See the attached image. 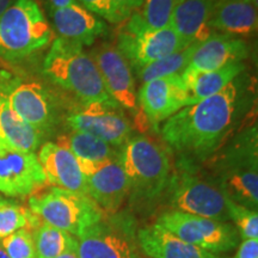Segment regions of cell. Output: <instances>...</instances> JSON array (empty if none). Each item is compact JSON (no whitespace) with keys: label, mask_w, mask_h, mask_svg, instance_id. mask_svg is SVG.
Returning <instances> with one entry per match:
<instances>
[{"label":"cell","mask_w":258,"mask_h":258,"mask_svg":"<svg viewBox=\"0 0 258 258\" xmlns=\"http://www.w3.org/2000/svg\"><path fill=\"white\" fill-rule=\"evenodd\" d=\"M180 240L208 252H230L237 247L239 234L230 222L213 220L178 211H167L156 222Z\"/></svg>","instance_id":"9"},{"label":"cell","mask_w":258,"mask_h":258,"mask_svg":"<svg viewBox=\"0 0 258 258\" xmlns=\"http://www.w3.org/2000/svg\"><path fill=\"white\" fill-rule=\"evenodd\" d=\"M198 44H191V46L183 48V49L175 51V53L170 54V55L163 57L156 62L143 67L141 70L137 71L138 78L145 84L154 79L180 74L188 67L189 61L191 59L194 50Z\"/></svg>","instance_id":"28"},{"label":"cell","mask_w":258,"mask_h":258,"mask_svg":"<svg viewBox=\"0 0 258 258\" xmlns=\"http://www.w3.org/2000/svg\"><path fill=\"white\" fill-rule=\"evenodd\" d=\"M78 249V247H77ZM76 250H71L69 252H64L62 254H60V256H57L56 258H79L78 256V251Z\"/></svg>","instance_id":"37"},{"label":"cell","mask_w":258,"mask_h":258,"mask_svg":"<svg viewBox=\"0 0 258 258\" xmlns=\"http://www.w3.org/2000/svg\"><path fill=\"white\" fill-rule=\"evenodd\" d=\"M138 241L150 258H224L180 240L157 224L139 230Z\"/></svg>","instance_id":"21"},{"label":"cell","mask_w":258,"mask_h":258,"mask_svg":"<svg viewBox=\"0 0 258 258\" xmlns=\"http://www.w3.org/2000/svg\"><path fill=\"white\" fill-rule=\"evenodd\" d=\"M41 222L29 208L0 196V239L19 230L34 231Z\"/></svg>","instance_id":"27"},{"label":"cell","mask_w":258,"mask_h":258,"mask_svg":"<svg viewBox=\"0 0 258 258\" xmlns=\"http://www.w3.org/2000/svg\"><path fill=\"white\" fill-rule=\"evenodd\" d=\"M0 138L9 145L25 152H36L43 134L16 115L8 98L0 92Z\"/></svg>","instance_id":"25"},{"label":"cell","mask_w":258,"mask_h":258,"mask_svg":"<svg viewBox=\"0 0 258 258\" xmlns=\"http://www.w3.org/2000/svg\"><path fill=\"white\" fill-rule=\"evenodd\" d=\"M230 220L234 222L238 234L241 239L258 238V212L257 209H250L238 205L233 201H228Z\"/></svg>","instance_id":"30"},{"label":"cell","mask_w":258,"mask_h":258,"mask_svg":"<svg viewBox=\"0 0 258 258\" xmlns=\"http://www.w3.org/2000/svg\"><path fill=\"white\" fill-rule=\"evenodd\" d=\"M165 192L172 211L230 221V200L215 180L201 172L192 160L180 157L176 169L171 172Z\"/></svg>","instance_id":"5"},{"label":"cell","mask_w":258,"mask_h":258,"mask_svg":"<svg viewBox=\"0 0 258 258\" xmlns=\"http://www.w3.org/2000/svg\"><path fill=\"white\" fill-rule=\"evenodd\" d=\"M32 235L36 258H56L78 247V239L74 235L43 221L32 231Z\"/></svg>","instance_id":"26"},{"label":"cell","mask_w":258,"mask_h":258,"mask_svg":"<svg viewBox=\"0 0 258 258\" xmlns=\"http://www.w3.org/2000/svg\"><path fill=\"white\" fill-rule=\"evenodd\" d=\"M29 209L41 221L78 238L104 219L105 213L88 195L44 186L29 196Z\"/></svg>","instance_id":"7"},{"label":"cell","mask_w":258,"mask_h":258,"mask_svg":"<svg viewBox=\"0 0 258 258\" xmlns=\"http://www.w3.org/2000/svg\"><path fill=\"white\" fill-rule=\"evenodd\" d=\"M134 258H150V257H147V256H141V254H139L138 252L137 253H135V256H134Z\"/></svg>","instance_id":"39"},{"label":"cell","mask_w":258,"mask_h":258,"mask_svg":"<svg viewBox=\"0 0 258 258\" xmlns=\"http://www.w3.org/2000/svg\"><path fill=\"white\" fill-rule=\"evenodd\" d=\"M256 124L241 132L214 163L213 179L231 201L250 209L258 206Z\"/></svg>","instance_id":"3"},{"label":"cell","mask_w":258,"mask_h":258,"mask_svg":"<svg viewBox=\"0 0 258 258\" xmlns=\"http://www.w3.org/2000/svg\"><path fill=\"white\" fill-rule=\"evenodd\" d=\"M88 195L106 214L118 212L129 196V183L120 156L85 177Z\"/></svg>","instance_id":"18"},{"label":"cell","mask_w":258,"mask_h":258,"mask_svg":"<svg viewBox=\"0 0 258 258\" xmlns=\"http://www.w3.org/2000/svg\"><path fill=\"white\" fill-rule=\"evenodd\" d=\"M71 131L83 132L101 139L112 147H122L133 134V125L118 105L82 106L66 118Z\"/></svg>","instance_id":"13"},{"label":"cell","mask_w":258,"mask_h":258,"mask_svg":"<svg viewBox=\"0 0 258 258\" xmlns=\"http://www.w3.org/2000/svg\"><path fill=\"white\" fill-rule=\"evenodd\" d=\"M37 158L46 176L47 185L88 195L85 176L67 148L49 141L41 145Z\"/></svg>","instance_id":"16"},{"label":"cell","mask_w":258,"mask_h":258,"mask_svg":"<svg viewBox=\"0 0 258 258\" xmlns=\"http://www.w3.org/2000/svg\"><path fill=\"white\" fill-rule=\"evenodd\" d=\"M112 2L120 9L122 14L128 18L133 12L138 11L143 6L144 0H112Z\"/></svg>","instance_id":"34"},{"label":"cell","mask_w":258,"mask_h":258,"mask_svg":"<svg viewBox=\"0 0 258 258\" xmlns=\"http://www.w3.org/2000/svg\"><path fill=\"white\" fill-rule=\"evenodd\" d=\"M0 92L8 98L16 115L40 133L43 134L55 125L56 104L53 96L40 83L12 78L3 82Z\"/></svg>","instance_id":"10"},{"label":"cell","mask_w":258,"mask_h":258,"mask_svg":"<svg viewBox=\"0 0 258 258\" xmlns=\"http://www.w3.org/2000/svg\"><path fill=\"white\" fill-rule=\"evenodd\" d=\"M90 54L98 67L104 88L110 98L120 108L137 115L139 101L134 73L123 54L110 43L99 44L93 48Z\"/></svg>","instance_id":"12"},{"label":"cell","mask_w":258,"mask_h":258,"mask_svg":"<svg viewBox=\"0 0 258 258\" xmlns=\"http://www.w3.org/2000/svg\"><path fill=\"white\" fill-rule=\"evenodd\" d=\"M238 96L233 82L217 95L185 106L164 122L161 139L182 158L192 161L208 159L230 133Z\"/></svg>","instance_id":"1"},{"label":"cell","mask_w":258,"mask_h":258,"mask_svg":"<svg viewBox=\"0 0 258 258\" xmlns=\"http://www.w3.org/2000/svg\"><path fill=\"white\" fill-rule=\"evenodd\" d=\"M244 69L243 62H232L219 70L206 71V72L190 70L183 71L180 73V78L188 92L189 105L217 95L226 86L233 83Z\"/></svg>","instance_id":"24"},{"label":"cell","mask_w":258,"mask_h":258,"mask_svg":"<svg viewBox=\"0 0 258 258\" xmlns=\"http://www.w3.org/2000/svg\"><path fill=\"white\" fill-rule=\"evenodd\" d=\"M214 3L215 0H178L170 27L179 35L186 47L201 43L214 32L209 28Z\"/></svg>","instance_id":"20"},{"label":"cell","mask_w":258,"mask_h":258,"mask_svg":"<svg viewBox=\"0 0 258 258\" xmlns=\"http://www.w3.org/2000/svg\"><path fill=\"white\" fill-rule=\"evenodd\" d=\"M86 10L114 24H121L127 17L112 0H76Z\"/></svg>","instance_id":"32"},{"label":"cell","mask_w":258,"mask_h":258,"mask_svg":"<svg viewBox=\"0 0 258 258\" xmlns=\"http://www.w3.org/2000/svg\"><path fill=\"white\" fill-rule=\"evenodd\" d=\"M56 144L67 148L73 154L85 177L120 156L117 148L83 132L70 131L57 138Z\"/></svg>","instance_id":"22"},{"label":"cell","mask_w":258,"mask_h":258,"mask_svg":"<svg viewBox=\"0 0 258 258\" xmlns=\"http://www.w3.org/2000/svg\"><path fill=\"white\" fill-rule=\"evenodd\" d=\"M0 245L9 258H36L32 231L19 230L0 239Z\"/></svg>","instance_id":"31"},{"label":"cell","mask_w":258,"mask_h":258,"mask_svg":"<svg viewBox=\"0 0 258 258\" xmlns=\"http://www.w3.org/2000/svg\"><path fill=\"white\" fill-rule=\"evenodd\" d=\"M53 30L37 0H16L0 16V59L18 62L46 49Z\"/></svg>","instance_id":"6"},{"label":"cell","mask_w":258,"mask_h":258,"mask_svg":"<svg viewBox=\"0 0 258 258\" xmlns=\"http://www.w3.org/2000/svg\"><path fill=\"white\" fill-rule=\"evenodd\" d=\"M47 186L35 152L18 150L0 138V192L8 198H27Z\"/></svg>","instance_id":"11"},{"label":"cell","mask_w":258,"mask_h":258,"mask_svg":"<svg viewBox=\"0 0 258 258\" xmlns=\"http://www.w3.org/2000/svg\"><path fill=\"white\" fill-rule=\"evenodd\" d=\"M209 28L235 37L253 34L257 30V5L249 0H215Z\"/></svg>","instance_id":"23"},{"label":"cell","mask_w":258,"mask_h":258,"mask_svg":"<svg viewBox=\"0 0 258 258\" xmlns=\"http://www.w3.org/2000/svg\"><path fill=\"white\" fill-rule=\"evenodd\" d=\"M138 101L147 120L157 125L188 106L189 96L180 74H175L143 84Z\"/></svg>","instance_id":"14"},{"label":"cell","mask_w":258,"mask_h":258,"mask_svg":"<svg viewBox=\"0 0 258 258\" xmlns=\"http://www.w3.org/2000/svg\"><path fill=\"white\" fill-rule=\"evenodd\" d=\"M79 258H134V241L123 228L99 221L78 237Z\"/></svg>","instance_id":"15"},{"label":"cell","mask_w":258,"mask_h":258,"mask_svg":"<svg viewBox=\"0 0 258 258\" xmlns=\"http://www.w3.org/2000/svg\"><path fill=\"white\" fill-rule=\"evenodd\" d=\"M42 72L50 82L76 96L83 106L117 105L106 92L91 54L82 44L61 37L53 40Z\"/></svg>","instance_id":"2"},{"label":"cell","mask_w":258,"mask_h":258,"mask_svg":"<svg viewBox=\"0 0 258 258\" xmlns=\"http://www.w3.org/2000/svg\"><path fill=\"white\" fill-rule=\"evenodd\" d=\"M247 55L249 47L244 40L214 31L196 46L185 70L200 72L219 70L228 63L241 62Z\"/></svg>","instance_id":"19"},{"label":"cell","mask_w":258,"mask_h":258,"mask_svg":"<svg viewBox=\"0 0 258 258\" xmlns=\"http://www.w3.org/2000/svg\"><path fill=\"white\" fill-rule=\"evenodd\" d=\"M178 0H144L139 12L145 24L153 29L170 27L171 17Z\"/></svg>","instance_id":"29"},{"label":"cell","mask_w":258,"mask_h":258,"mask_svg":"<svg viewBox=\"0 0 258 258\" xmlns=\"http://www.w3.org/2000/svg\"><path fill=\"white\" fill-rule=\"evenodd\" d=\"M121 24L116 47L135 72L186 47L172 28H150L145 24L138 11L133 12Z\"/></svg>","instance_id":"8"},{"label":"cell","mask_w":258,"mask_h":258,"mask_svg":"<svg viewBox=\"0 0 258 258\" xmlns=\"http://www.w3.org/2000/svg\"><path fill=\"white\" fill-rule=\"evenodd\" d=\"M49 14L60 37L83 47L91 46L108 31L105 22L79 3L63 8H49Z\"/></svg>","instance_id":"17"},{"label":"cell","mask_w":258,"mask_h":258,"mask_svg":"<svg viewBox=\"0 0 258 258\" xmlns=\"http://www.w3.org/2000/svg\"><path fill=\"white\" fill-rule=\"evenodd\" d=\"M0 258H9V256L4 251V249L2 247V245H0Z\"/></svg>","instance_id":"38"},{"label":"cell","mask_w":258,"mask_h":258,"mask_svg":"<svg viewBox=\"0 0 258 258\" xmlns=\"http://www.w3.org/2000/svg\"><path fill=\"white\" fill-rule=\"evenodd\" d=\"M48 6L49 8H63V6L74 4V3H78L76 0H47Z\"/></svg>","instance_id":"35"},{"label":"cell","mask_w":258,"mask_h":258,"mask_svg":"<svg viewBox=\"0 0 258 258\" xmlns=\"http://www.w3.org/2000/svg\"><path fill=\"white\" fill-rule=\"evenodd\" d=\"M120 161L133 201L151 202L165 192L172 166L165 148L157 141L145 135L131 138L122 146Z\"/></svg>","instance_id":"4"},{"label":"cell","mask_w":258,"mask_h":258,"mask_svg":"<svg viewBox=\"0 0 258 258\" xmlns=\"http://www.w3.org/2000/svg\"><path fill=\"white\" fill-rule=\"evenodd\" d=\"M234 258H258V238L241 241Z\"/></svg>","instance_id":"33"},{"label":"cell","mask_w":258,"mask_h":258,"mask_svg":"<svg viewBox=\"0 0 258 258\" xmlns=\"http://www.w3.org/2000/svg\"><path fill=\"white\" fill-rule=\"evenodd\" d=\"M16 0H0V16L4 14L6 10L14 4Z\"/></svg>","instance_id":"36"}]
</instances>
